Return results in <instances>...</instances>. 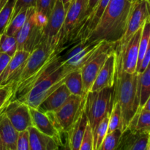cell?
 Wrapping results in <instances>:
<instances>
[{"mask_svg":"<svg viewBox=\"0 0 150 150\" xmlns=\"http://www.w3.org/2000/svg\"><path fill=\"white\" fill-rule=\"evenodd\" d=\"M7 1H8V0H0V10H1V8L4 7V4L7 3Z\"/></svg>","mask_w":150,"mask_h":150,"instance_id":"45","label":"cell"},{"mask_svg":"<svg viewBox=\"0 0 150 150\" xmlns=\"http://www.w3.org/2000/svg\"><path fill=\"white\" fill-rule=\"evenodd\" d=\"M142 28L135 33V35L121 50L115 49L117 54V63L120 66L123 71L127 73H134L136 72L139 42L142 35Z\"/></svg>","mask_w":150,"mask_h":150,"instance_id":"12","label":"cell"},{"mask_svg":"<svg viewBox=\"0 0 150 150\" xmlns=\"http://www.w3.org/2000/svg\"><path fill=\"white\" fill-rule=\"evenodd\" d=\"M16 150H30L28 130L19 132L16 142Z\"/></svg>","mask_w":150,"mask_h":150,"instance_id":"36","label":"cell"},{"mask_svg":"<svg viewBox=\"0 0 150 150\" xmlns=\"http://www.w3.org/2000/svg\"><path fill=\"white\" fill-rule=\"evenodd\" d=\"M149 144L148 133H135L127 130L122 136L120 150H147Z\"/></svg>","mask_w":150,"mask_h":150,"instance_id":"20","label":"cell"},{"mask_svg":"<svg viewBox=\"0 0 150 150\" xmlns=\"http://www.w3.org/2000/svg\"><path fill=\"white\" fill-rule=\"evenodd\" d=\"M140 109L144 110V111H150V96L148 98V99L146 100L144 105L143 106H142V108H140Z\"/></svg>","mask_w":150,"mask_h":150,"instance_id":"43","label":"cell"},{"mask_svg":"<svg viewBox=\"0 0 150 150\" xmlns=\"http://www.w3.org/2000/svg\"><path fill=\"white\" fill-rule=\"evenodd\" d=\"M131 7L130 0H110L98 25L85 40L88 42L105 41L117 44L125 32Z\"/></svg>","mask_w":150,"mask_h":150,"instance_id":"2","label":"cell"},{"mask_svg":"<svg viewBox=\"0 0 150 150\" xmlns=\"http://www.w3.org/2000/svg\"><path fill=\"white\" fill-rule=\"evenodd\" d=\"M150 38V20L146 21L144 24L142 28V35H141L140 42H139V57H138L137 67H136V71L140 67L141 63L144 58L146 50L147 48L148 44H149Z\"/></svg>","mask_w":150,"mask_h":150,"instance_id":"30","label":"cell"},{"mask_svg":"<svg viewBox=\"0 0 150 150\" xmlns=\"http://www.w3.org/2000/svg\"><path fill=\"white\" fill-rule=\"evenodd\" d=\"M64 83L70 91L71 95L85 98L86 95L83 92V79H82V75L80 69L75 70L69 73L66 76Z\"/></svg>","mask_w":150,"mask_h":150,"instance_id":"25","label":"cell"},{"mask_svg":"<svg viewBox=\"0 0 150 150\" xmlns=\"http://www.w3.org/2000/svg\"><path fill=\"white\" fill-rule=\"evenodd\" d=\"M11 57L3 53H0V76L4 71L5 67H7V64L10 62Z\"/></svg>","mask_w":150,"mask_h":150,"instance_id":"41","label":"cell"},{"mask_svg":"<svg viewBox=\"0 0 150 150\" xmlns=\"http://www.w3.org/2000/svg\"><path fill=\"white\" fill-rule=\"evenodd\" d=\"M29 131V149L30 150H49L53 139L42 134L35 127L31 126Z\"/></svg>","mask_w":150,"mask_h":150,"instance_id":"23","label":"cell"},{"mask_svg":"<svg viewBox=\"0 0 150 150\" xmlns=\"http://www.w3.org/2000/svg\"><path fill=\"white\" fill-rule=\"evenodd\" d=\"M57 46L45 41L30 53L15 81L13 100H18L26 93L36 82L55 70L62 63Z\"/></svg>","mask_w":150,"mask_h":150,"instance_id":"1","label":"cell"},{"mask_svg":"<svg viewBox=\"0 0 150 150\" xmlns=\"http://www.w3.org/2000/svg\"><path fill=\"white\" fill-rule=\"evenodd\" d=\"M113 101L118 103L123 120V131L127 130L129 124L139 108L138 91V73L123 71L117 63Z\"/></svg>","mask_w":150,"mask_h":150,"instance_id":"3","label":"cell"},{"mask_svg":"<svg viewBox=\"0 0 150 150\" xmlns=\"http://www.w3.org/2000/svg\"><path fill=\"white\" fill-rule=\"evenodd\" d=\"M108 118H109V114L100 122V124L96 127L95 131L92 133V135H93L94 150H98L102 142H103L104 139L106 136L107 133H108Z\"/></svg>","mask_w":150,"mask_h":150,"instance_id":"32","label":"cell"},{"mask_svg":"<svg viewBox=\"0 0 150 150\" xmlns=\"http://www.w3.org/2000/svg\"><path fill=\"white\" fill-rule=\"evenodd\" d=\"M18 51L16 37L3 33L0 35V53L13 57Z\"/></svg>","mask_w":150,"mask_h":150,"instance_id":"31","label":"cell"},{"mask_svg":"<svg viewBox=\"0 0 150 150\" xmlns=\"http://www.w3.org/2000/svg\"><path fill=\"white\" fill-rule=\"evenodd\" d=\"M99 1L100 0H89V1H88V4H87V8H86V13H85L84 20H83V23H84L85 21H86V19L89 17V16L90 15V13H92V10H93L94 9H95V7H96V5L98 4ZM83 24H82V26H83Z\"/></svg>","mask_w":150,"mask_h":150,"instance_id":"42","label":"cell"},{"mask_svg":"<svg viewBox=\"0 0 150 150\" xmlns=\"http://www.w3.org/2000/svg\"><path fill=\"white\" fill-rule=\"evenodd\" d=\"M149 62H150V38H149V44H148L147 48H146V52H145L144 56V58L143 59H142V63H141L140 67H139V69L137 70L136 73H142V72L146 69V67H147Z\"/></svg>","mask_w":150,"mask_h":150,"instance_id":"40","label":"cell"},{"mask_svg":"<svg viewBox=\"0 0 150 150\" xmlns=\"http://www.w3.org/2000/svg\"><path fill=\"white\" fill-rule=\"evenodd\" d=\"M88 1L89 0H73L66 12L57 44V48L60 52L76 42V36L84 20Z\"/></svg>","mask_w":150,"mask_h":150,"instance_id":"6","label":"cell"},{"mask_svg":"<svg viewBox=\"0 0 150 150\" xmlns=\"http://www.w3.org/2000/svg\"><path fill=\"white\" fill-rule=\"evenodd\" d=\"M6 116L17 132L26 130L32 125L29 107L18 100H13L6 106Z\"/></svg>","mask_w":150,"mask_h":150,"instance_id":"13","label":"cell"},{"mask_svg":"<svg viewBox=\"0 0 150 150\" xmlns=\"http://www.w3.org/2000/svg\"><path fill=\"white\" fill-rule=\"evenodd\" d=\"M147 150H150V142H149V146H148Z\"/></svg>","mask_w":150,"mask_h":150,"instance_id":"47","label":"cell"},{"mask_svg":"<svg viewBox=\"0 0 150 150\" xmlns=\"http://www.w3.org/2000/svg\"><path fill=\"white\" fill-rule=\"evenodd\" d=\"M36 1L37 0H16L14 7V11H13V18L18 13H19L21 10H23V9H28L31 8V7H35V8Z\"/></svg>","mask_w":150,"mask_h":150,"instance_id":"38","label":"cell"},{"mask_svg":"<svg viewBox=\"0 0 150 150\" xmlns=\"http://www.w3.org/2000/svg\"><path fill=\"white\" fill-rule=\"evenodd\" d=\"M85 98L70 95L64 104L54 112L48 114L59 131L68 132L83 111Z\"/></svg>","mask_w":150,"mask_h":150,"instance_id":"7","label":"cell"},{"mask_svg":"<svg viewBox=\"0 0 150 150\" xmlns=\"http://www.w3.org/2000/svg\"><path fill=\"white\" fill-rule=\"evenodd\" d=\"M138 91L140 109L150 96V62L142 73H138Z\"/></svg>","mask_w":150,"mask_h":150,"instance_id":"24","label":"cell"},{"mask_svg":"<svg viewBox=\"0 0 150 150\" xmlns=\"http://www.w3.org/2000/svg\"><path fill=\"white\" fill-rule=\"evenodd\" d=\"M54 142H56L55 150H71L68 132H62L59 138Z\"/></svg>","mask_w":150,"mask_h":150,"instance_id":"37","label":"cell"},{"mask_svg":"<svg viewBox=\"0 0 150 150\" xmlns=\"http://www.w3.org/2000/svg\"><path fill=\"white\" fill-rule=\"evenodd\" d=\"M122 133L120 130L107 133L98 150H120Z\"/></svg>","mask_w":150,"mask_h":150,"instance_id":"29","label":"cell"},{"mask_svg":"<svg viewBox=\"0 0 150 150\" xmlns=\"http://www.w3.org/2000/svg\"><path fill=\"white\" fill-rule=\"evenodd\" d=\"M29 54L30 53L28 51H16L0 76V84H7L15 81Z\"/></svg>","mask_w":150,"mask_h":150,"instance_id":"18","label":"cell"},{"mask_svg":"<svg viewBox=\"0 0 150 150\" xmlns=\"http://www.w3.org/2000/svg\"><path fill=\"white\" fill-rule=\"evenodd\" d=\"M4 110L0 111V150H16L18 132L13 127Z\"/></svg>","mask_w":150,"mask_h":150,"instance_id":"17","label":"cell"},{"mask_svg":"<svg viewBox=\"0 0 150 150\" xmlns=\"http://www.w3.org/2000/svg\"><path fill=\"white\" fill-rule=\"evenodd\" d=\"M120 130L123 131V120L122 116L121 108L118 103L113 101L112 108L109 114L108 125V133H111L114 130Z\"/></svg>","mask_w":150,"mask_h":150,"instance_id":"26","label":"cell"},{"mask_svg":"<svg viewBox=\"0 0 150 150\" xmlns=\"http://www.w3.org/2000/svg\"><path fill=\"white\" fill-rule=\"evenodd\" d=\"M28 12H29V8L23 9V10H21L19 13H18L12 18L11 21L6 28L4 33L7 34V35H10V36H16L24 25L26 18H27Z\"/></svg>","mask_w":150,"mask_h":150,"instance_id":"27","label":"cell"},{"mask_svg":"<svg viewBox=\"0 0 150 150\" xmlns=\"http://www.w3.org/2000/svg\"><path fill=\"white\" fill-rule=\"evenodd\" d=\"M142 1V0H130V3H131L132 5H134L135 4H136V3L139 2V1Z\"/></svg>","mask_w":150,"mask_h":150,"instance_id":"46","label":"cell"},{"mask_svg":"<svg viewBox=\"0 0 150 150\" xmlns=\"http://www.w3.org/2000/svg\"><path fill=\"white\" fill-rule=\"evenodd\" d=\"M34 21H35V23L37 26L44 29L47 23H48V18L42 13L35 10V12H34Z\"/></svg>","mask_w":150,"mask_h":150,"instance_id":"39","label":"cell"},{"mask_svg":"<svg viewBox=\"0 0 150 150\" xmlns=\"http://www.w3.org/2000/svg\"><path fill=\"white\" fill-rule=\"evenodd\" d=\"M56 0H37L35 10L49 17Z\"/></svg>","mask_w":150,"mask_h":150,"instance_id":"34","label":"cell"},{"mask_svg":"<svg viewBox=\"0 0 150 150\" xmlns=\"http://www.w3.org/2000/svg\"><path fill=\"white\" fill-rule=\"evenodd\" d=\"M70 95V91L63 83L41 103L38 109L42 113L54 112L65 103Z\"/></svg>","mask_w":150,"mask_h":150,"instance_id":"19","label":"cell"},{"mask_svg":"<svg viewBox=\"0 0 150 150\" xmlns=\"http://www.w3.org/2000/svg\"><path fill=\"white\" fill-rule=\"evenodd\" d=\"M16 0H8L0 10V35L3 34L13 18Z\"/></svg>","mask_w":150,"mask_h":150,"instance_id":"28","label":"cell"},{"mask_svg":"<svg viewBox=\"0 0 150 150\" xmlns=\"http://www.w3.org/2000/svg\"><path fill=\"white\" fill-rule=\"evenodd\" d=\"M117 67V54L114 50L108 57L98 73L89 92H98L105 88L114 87Z\"/></svg>","mask_w":150,"mask_h":150,"instance_id":"15","label":"cell"},{"mask_svg":"<svg viewBox=\"0 0 150 150\" xmlns=\"http://www.w3.org/2000/svg\"><path fill=\"white\" fill-rule=\"evenodd\" d=\"M72 71L73 69L62 62L59 67L36 82L25 95L18 100L29 107L38 108L50 94L64 83L66 76Z\"/></svg>","mask_w":150,"mask_h":150,"instance_id":"4","label":"cell"},{"mask_svg":"<svg viewBox=\"0 0 150 150\" xmlns=\"http://www.w3.org/2000/svg\"><path fill=\"white\" fill-rule=\"evenodd\" d=\"M149 142H150V133H149Z\"/></svg>","mask_w":150,"mask_h":150,"instance_id":"48","label":"cell"},{"mask_svg":"<svg viewBox=\"0 0 150 150\" xmlns=\"http://www.w3.org/2000/svg\"><path fill=\"white\" fill-rule=\"evenodd\" d=\"M66 11L62 0H56L55 4L48 17V23L43 31L42 40L57 46L60 31L64 23Z\"/></svg>","mask_w":150,"mask_h":150,"instance_id":"14","label":"cell"},{"mask_svg":"<svg viewBox=\"0 0 150 150\" xmlns=\"http://www.w3.org/2000/svg\"><path fill=\"white\" fill-rule=\"evenodd\" d=\"M127 130L135 133H150V111L138 110L130 121Z\"/></svg>","mask_w":150,"mask_h":150,"instance_id":"22","label":"cell"},{"mask_svg":"<svg viewBox=\"0 0 150 150\" xmlns=\"http://www.w3.org/2000/svg\"><path fill=\"white\" fill-rule=\"evenodd\" d=\"M103 41L88 42L85 40L75 42L61 59L63 63L73 70L81 69L96 54Z\"/></svg>","mask_w":150,"mask_h":150,"instance_id":"9","label":"cell"},{"mask_svg":"<svg viewBox=\"0 0 150 150\" xmlns=\"http://www.w3.org/2000/svg\"><path fill=\"white\" fill-rule=\"evenodd\" d=\"M35 7L29 8L27 18L23 27L16 35L18 51L32 53L42 40L44 29L37 26L34 21Z\"/></svg>","mask_w":150,"mask_h":150,"instance_id":"10","label":"cell"},{"mask_svg":"<svg viewBox=\"0 0 150 150\" xmlns=\"http://www.w3.org/2000/svg\"><path fill=\"white\" fill-rule=\"evenodd\" d=\"M149 3H150V0H149ZM149 20H150V19H149Z\"/></svg>","mask_w":150,"mask_h":150,"instance_id":"49","label":"cell"},{"mask_svg":"<svg viewBox=\"0 0 150 150\" xmlns=\"http://www.w3.org/2000/svg\"><path fill=\"white\" fill-rule=\"evenodd\" d=\"M89 124L84 112L81 113L76 122L68 131L71 150H79L83 141L86 126Z\"/></svg>","mask_w":150,"mask_h":150,"instance_id":"21","label":"cell"},{"mask_svg":"<svg viewBox=\"0 0 150 150\" xmlns=\"http://www.w3.org/2000/svg\"><path fill=\"white\" fill-rule=\"evenodd\" d=\"M62 4L64 7V10H65V11L67 12V10H68L69 7H70V5L71 4L73 0H62Z\"/></svg>","mask_w":150,"mask_h":150,"instance_id":"44","label":"cell"},{"mask_svg":"<svg viewBox=\"0 0 150 150\" xmlns=\"http://www.w3.org/2000/svg\"><path fill=\"white\" fill-rule=\"evenodd\" d=\"M79 150H94L93 135H92V129L89 124L86 126L83 141Z\"/></svg>","mask_w":150,"mask_h":150,"instance_id":"35","label":"cell"},{"mask_svg":"<svg viewBox=\"0 0 150 150\" xmlns=\"http://www.w3.org/2000/svg\"><path fill=\"white\" fill-rule=\"evenodd\" d=\"M115 48L116 44L103 41L96 54L80 69L85 95L90 91L91 87L105 60Z\"/></svg>","mask_w":150,"mask_h":150,"instance_id":"8","label":"cell"},{"mask_svg":"<svg viewBox=\"0 0 150 150\" xmlns=\"http://www.w3.org/2000/svg\"><path fill=\"white\" fill-rule=\"evenodd\" d=\"M150 19V3L149 0H142L132 5L131 11L127 21L125 32L120 40L116 44V48L121 50L138 30Z\"/></svg>","mask_w":150,"mask_h":150,"instance_id":"11","label":"cell"},{"mask_svg":"<svg viewBox=\"0 0 150 150\" xmlns=\"http://www.w3.org/2000/svg\"><path fill=\"white\" fill-rule=\"evenodd\" d=\"M29 110L33 127L53 140H57L62 131L58 130L51 117L45 113L40 111L38 108L29 107Z\"/></svg>","mask_w":150,"mask_h":150,"instance_id":"16","label":"cell"},{"mask_svg":"<svg viewBox=\"0 0 150 150\" xmlns=\"http://www.w3.org/2000/svg\"><path fill=\"white\" fill-rule=\"evenodd\" d=\"M114 87L89 92L85 96L83 112L93 133L98 125L110 114L113 105Z\"/></svg>","mask_w":150,"mask_h":150,"instance_id":"5","label":"cell"},{"mask_svg":"<svg viewBox=\"0 0 150 150\" xmlns=\"http://www.w3.org/2000/svg\"><path fill=\"white\" fill-rule=\"evenodd\" d=\"M15 95V83L0 84V111L4 109L9 103L13 100Z\"/></svg>","mask_w":150,"mask_h":150,"instance_id":"33","label":"cell"}]
</instances>
